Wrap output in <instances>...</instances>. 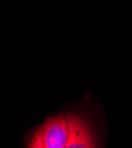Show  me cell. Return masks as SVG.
I'll return each instance as SVG.
<instances>
[{
    "mask_svg": "<svg viewBox=\"0 0 132 148\" xmlns=\"http://www.w3.org/2000/svg\"><path fill=\"white\" fill-rule=\"evenodd\" d=\"M69 141L66 148H98L97 138L89 121L79 114H67Z\"/></svg>",
    "mask_w": 132,
    "mask_h": 148,
    "instance_id": "6da1fadb",
    "label": "cell"
},
{
    "mask_svg": "<svg viewBox=\"0 0 132 148\" xmlns=\"http://www.w3.org/2000/svg\"><path fill=\"white\" fill-rule=\"evenodd\" d=\"M44 148H66L69 141V125L66 115L48 119L42 126Z\"/></svg>",
    "mask_w": 132,
    "mask_h": 148,
    "instance_id": "7a4b0ae2",
    "label": "cell"
},
{
    "mask_svg": "<svg viewBox=\"0 0 132 148\" xmlns=\"http://www.w3.org/2000/svg\"><path fill=\"white\" fill-rule=\"evenodd\" d=\"M28 148H44L43 143V133H42V127L38 128L32 135L28 143Z\"/></svg>",
    "mask_w": 132,
    "mask_h": 148,
    "instance_id": "3957f363",
    "label": "cell"
}]
</instances>
